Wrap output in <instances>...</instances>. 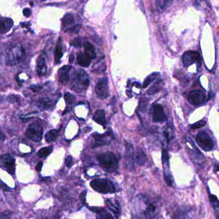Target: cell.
Returning a JSON list of instances; mask_svg holds the SVG:
<instances>
[{"instance_id":"1","label":"cell","mask_w":219,"mask_h":219,"mask_svg":"<svg viewBox=\"0 0 219 219\" xmlns=\"http://www.w3.org/2000/svg\"><path fill=\"white\" fill-rule=\"evenodd\" d=\"M97 159L99 165L106 171L111 172L117 168L118 159L113 152H106L99 154L97 157Z\"/></svg>"},{"instance_id":"2","label":"cell","mask_w":219,"mask_h":219,"mask_svg":"<svg viewBox=\"0 0 219 219\" xmlns=\"http://www.w3.org/2000/svg\"><path fill=\"white\" fill-rule=\"evenodd\" d=\"M25 56V51L20 45L12 46L8 51L6 63L9 66H14L22 61Z\"/></svg>"},{"instance_id":"3","label":"cell","mask_w":219,"mask_h":219,"mask_svg":"<svg viewBox=\"0 0 219 219\" xmlns=\"http://www.w3.org/2000/svg\"><path fill=\"white\" fill-rule=\"evenodd\" d=\"M92 188L101 193H113L115 192V187L113 182L108 179H94L90 182Z\"/></svg>"},{"instance_id":"4","label":"cell","mask_w":219,"mask_h":219,"mask_svg":"<svg viewBox=\"0 0 219 219\" xmlns=\"http://www.w3.org/2000/svg\"><path fill=\"white\" fill-rule=\"evenodd\" d=\"M89 83L88 75L84 70L81 69L78 70L73 80V87L79 90H84L87 89Z\"/></svg>"},{"instance_id":"5","label":"cell","mask_w":219,"mask_h":219,"mask_svg":"<svg viewBox=\"0 0 219 219\" xmlns=\"http://www.w3.org/2000/svg\"><path fill=\"white\" fill-rule=\"evenodd\" d=\"M43 127L39 123H31L28 127L25 134L26 137L35 142L41 141L43 135Z\"/></svg>"},{"instance_id":"6","label":"cell","mask_w":219,"mask_h":219,"mask_svg":"<svg viewBox=\"0 0 219 219\" xmlns=\"http://www.w3.org/2000/svg\"><path fill=\"white\" fill-rule=\"evenodd\" d=\"M196 141L199 146L206 152L212 150L214 147L212 139L204 131H201L198 133L196 136Z\"/></svg>"},{"instance_id":"7","label":"cell","mask_w":219,"mask_h":219,"mask_svg":"<svg viewBox=\"0 0 219 219\" xmlns=\"http://www.w3.org/2000/svg\"><path fill=\"white\" fill-rule=\"evenodd\" d=\"M95 93L98 98L101 99H105L109 97L108 79L103 78L99 80L95 87Z\"/></svg>"},{"instance_id":"8","label":"cell","mask_w":219,"mask_h":219,"mask_svg":"<svg viewBox=\"0 0 219 219\" xmlns=\"http://www.w3.org/2000/svg\"><path fill=\"white\" fill-rule=\"evenodd\" d=\"M197 63L201 65V59L200 55L197 51H187L183 55V63L185 67H188L194 63Z\"/></svg>"},{"instance_id":"9","label":"cell","mask_w":219,"mask_h":219,"mask_svg":"<svg viewBox=\"0 0 219 219\" xmlns=\"http://www.w3.org/2000/svg\"><path fill=\"white\" fill-rule=\"evenodd\" d=\"M125 166L130 171L135 170L134 152L132 145L130 143L126 142V150L124 153Z\"/></svg>"},{"instance_id":"10","label":"cell","mask_w":219,"mask_h":219,"mask_svg":"<svg viewBox=\"0 0 219 219\" xmlns=\"http://www.w3.org/2000/svg\"><path fill=\"white\" fill-rule=\"evenodd\" d=\"M2 165L8 171V172L13 175L15 172V159L10 154H4L1 157Z\"/></svg>"},{"instance_id":"11","label":"cell","mask_w":219,"mask_h":219,"mask_svg":"<svg viewBox=\"0 0 219 219\" xmlns=\"http://www.w3.org/2000/svg\"><path fill=\"white\" fill-rule=\"evenodd\" d=\"M205 94L202 91L199 90H194L190 93L188 95V100L194 105H199L204 102Z\"/></svg>"},{"instance_id":"12","label":"cell","mask_w":219,"mask_h":219,"mask_svg":"<svg viewBox=\"0 0 219 219\" xmlns=\"http://www.w3.org/2000/svg\"><path fill=\"white\" fill-rule=\"evenodd\" d=\"M166 116L162 105L156 104L153 110V121L155 122H164Z\"/></svg>"},{"instance_id":"13","label":"cell","mask_w":219,"mask_h":219,"mask_svg":"<svg viewBox=\"0 0 219 219\" xmlns=\"http://www.w3.org/2000/svg\"><path fill=\"white\" fill-rule=\"evenodd\" d=\"M71 66L69 65L63 66L58 70L59 81L63 84H66L69 80V73Z\"/></svg>"},{"instance_id":"14","label":"cell","mask_w":219,"mask_h":219,"mask_svg":"<svg viewBox=\"0 0 219 219\" xmlns=\"http://www.w3.org/2000/svg\"><path fill=\"white\" fill-rule=\"evenodd\" d=\"M89 208L92 212L97 214V219H114L112 215L105 208L99 207H90Z\"/></svg>"},{"instance_id":"15","label":"cell","mask_w":219,"mask_h":219,"mask_svg":"<svg viewBox=\"0 0 219 219\" xmlns=\"http://www.w3.org/2000/svg\"><path fill=\"white\" fill-rule=\"evenodd\" d=\"M14 25L13 20L10 18H0V33L4 34L9 31Z\"/></svg>"},{"instance_id":"16","label":"cell","mask_w":219,"mask_h":219,"mask_svg":"<svg viewBox=\"0 0 219 219\" xmlns=\"http://www.w3.org/2000/svg\"><path fill=\"white\" fill-rule=\"evenodd\" d=\"M37 71L39 76L42 77L47 73V66L46 64V59L43 55H40L37 62Z\"/></svg>"},{"instance_id":"17","label":"cell","mask_w":219,"mask_h":219,"mask_svg":"<svg viewBox=\"0 0 219 219\" xmlns=\"http://www.w3.org/2000/svg\"><path fill=\"white\" fill-rule=\"evenodd\" d=\"M106 204L111 212L116 215L117 216L120 215L121 213V206L117 201L107 199V200H106Z\"/></svg>"},{"instance_id":"18","label":"cell","mask_w":219,"mask_h":219,"mask_svg":"<svg viewBox=\"0 0 219 219\" xmlns=\"http://www.w3.org/2000/svg\"><path fill=\"white\" fill-rule=\"evenodd\" d=\"M94 120L103 126H105L106 123L105 112L103 110H98L95 113L93 117Z\"/></svg>"},{"instance_id":"19","label":"cell","mask_w":219,"mask_h":219,"mask_svg":"<svg viewBox=\"0 0 219 219\" xmlns=\"http://www.w3.org/2000/svg\"><path fill=\"white\" fill-rule=\"evenodd\" d=\"M85 53L90 59H94L96 57V52L94 46L89 42H86L84 44Z\"/></svg>"},{"instance_id":"20","label":"cell","mask_w":219,"mask_h":219,"mask_svg":"<svg viewBox=\"0 0 219 219\" xmlns=\"http://www.w3.org/2000/svg\"><path fill=\"white\" fill-rule=\"evenodd\" d=\"M77 61L79 65L87 67L90 66L91 59L87 57L85 53H79L77 55Z\"/></svg>"},{"instance_id":"21","label":"cell","mask_w":219,"mask_h":219,"mask_svg":"<svg viewBox=\"0 0 219 219\" xmlns=\"http://www.w3.org/2000/svg\"><path fill=\"white\" fill-rule=\"evenodd\" d=\"M63 52H62V39L59 38L58 41L56 48L55 53V61L56 64L60 63V59L62 57Z\"/></svg>"},{"instance_id":"22","label":"cell","mask_w":219,"mask_h":219,"mask_svg":"<svg viewBox=\"0 0 219 219\" xmlns=\"http://www.w3.org/2000/svg\"><path fill=\"white\" fill-rule=\"evenodd\" d=\"M135 160L138 165H144L146 161V155L141 149H138L136 155H135Z\"/></svg>"},{"instance_id":"23","label":"cell","mask_w":219,"mask_h":219,"mask_svg":"<svg viewBox=\"0 0 219 219\" xmlns=\"http://www.w3.org/2000/svg\"><path fill=\"white\" fill-rule=\"evenodd\" d=\"M58 136H59V130L55 129L50 130L46 134L45 136L46 141L47 143L53 142L57 139Z\"/></svg>"},{"instance_id":"24","label":"cell","mask_w":219,"mask_h":219,"mask_svg":"<svg viewBox=\"0 0 219 219\" xmlns=\"http://www.w3.org/2000/svg\"><path fill=\"white\" fill-rule=\"evenodd\" d=\"M74 18L71 14H67L62 19V26L64 29L72 26L74 23Z\"/></svg>"},{"instance_id":"25","label":"cell","mask_w":219,"mask_h":219,"mask_svg":"<svg viewBox=\"0 0 219 219\" xmlns=\"http://www.w3.org/2000/svg\"><path fill=\"white\" fill-rule=\"evenodd\" d=\"M53 151V146H46L43 147V148L40 149L37 152V156L40 157H45L52 152Z\"/></svg>"},{"instance_id":"26","label":"cell","mask_w":219,"mask_h":219,"mask_svg":"<svg viewBox=\"0 0 219 219\" xmlns=\"http://www.w3.org/2000/svg\"><path fill=\"white\" fill-rule=\"evenodd\" d=\"M155 210H156V207L153 204H151L147 206V208L144 210V216L147 218H150L152 217L154 213Z\"/></svg>"},{"instance_id":"27","label":"cell","mask_w":219,"mask_h":219,"mask_svg":"<svg viewBox=\"0 0 219 219\" xmlns=\"http://www.w3.org/2000/svg\"><path fill=\"white\" fill-rule=\"evenodd\" d=\"M157 75H159V73H154L153 74H151V75H149V76L145 80L144 83H143V85H142L143 88H146V87H147V86H148L150 83L152 82L155 78H156Z\"/></svg>"},{"instance_id":"28","label":"cell","mask_w":219,"mask_h":219,"mask_svg":"<svg viewBox=\"0 0 219 219\" xmlns=\"http://www.w3.org/2000/svg\"><path fill=\"white\" fill-rule=\"evenodd\" d=\"M64 98H65L66 103H69V104H73V103H74L76 101V97L74 96L73 94H72L69 92H67L65 93Z\"/></svg>"},{"instance_id":"29","label":"cell","mask_w":219,"mask_h":219,"mask_svg":"<svg viewBox=\"0 0 219 219\" xmlns=\"http://www.w3.org/2000/svg\"><path fill=\"white\" fill-rule=\"evenodd\" d=\"M206 121L204 120H200L199 121L196 123H194V124H192V125L190 126V128L192 129H200L201 128V127H204L205 125H206Z\"/></svg>"},{"instance_id":"30","label":"cell","mask_w":219,"mask_h":219,"mask_svg":"<svg viewBox=\"0 0 219 219\" xmlns=\"http://www.w3.org/2000/svg\"><path fill=\"white\" fill-rule=\"evenodd\" d=\"M158 83L159 82H157L156 83H155L154 85H153L152 87H151V88L148 90V94H153L158 92V91H159V89H160V86H158Z\"/></svg>"},{"instance_id":"31","label":"cell","mask_w":219,"mask_h":219,"mask_svg":"<svg viewBox=\"0 0 219 219\" xmlns=\"http://www.w3.org/2000/svg\"><path fill=\"white\" fill-rule=\"evenodd\" d=\"M169 160V156L168 152L166 150H162V161L164 164H167L168 163Z\"/></svg>"},{"instance_id":"32","label":"cell","mask_w":219,"mask_h":219,"mask_svg":"<svg viewBox=\"0 0 219 219\" xmlns=\"http://www.w3.org/2000/svg\"><path fill=\"white\" fill-rule=\"evenodd\" d=\"M73 164V159L71 156H68L65 159V165L68 167V168H71V166Z\"/></svg>"},{"instance_id":"33","label":"cell","mask_w":219,"mask_h":219,"mask_svg":"<svg viewBox=\"0 0 219 219\" xmlns=\"http://www.w3.org/2000/svg\"><path fill=\"white\" fill-rule=\"evenodd\" d=\"M169 3V1H156V5L157 6L160 8V9H165L167 3Z\"/></svg>"},{"instance_id":"34","label":"cell","mask_w":219,"mask_h":219,"mask_svg":"<svg viewBox=\"0 0 219 219\" xmlns=\"http://www.w3.org/2000/svg\"><path fill=\"white\" fill-rule=\"evenodd\" d=\"M23 14L26 18H28L30 15L31 14V11L30 10V9H28V8H25V9H23Z\"/></svg>"},{"instance_id":"35","label":"cell","mask_w":219,"mask_h":219,"mask_svg":"<svg viewBox=\"0 0 219 219\" xmlns=\"http://www.w3.org/2000/svg\"><path fill=\"white\" fill-rule=\"evenodd\" d=\"M164 179H165V181L167 184V185L169 186H172V180H171V179L168 176H167V175L165 174L164 175Z\"/></svg>"},{"instance_id":"36","label":"cell","mask_w":219,"mask_h":219,"mask_svg":"<svg viewBox=\"0 0 219 219\" xmlns=\"http://www.w3.org/2000/svg\"><path fill=\"white\" fill-rule=\"evenodd\" d=\"M42 88V86H33L30 87V89H32L35 92H37V91H39V90H41Z\"/></svg>"},{"instance_id":"37","label":"cell","mask_w":219,"mask_h":219,"mask_svg":"<svg viewBox=\"0 0 219 219\" xmlns=\"http://www.w3.org/2000/svg\"><path fill=\"white\" fill-rule=\"evenodd\" d=\"M210 201L213 203H216L218 201L217 197L215 196H214V195H211L210 197Z\"/></svg>"},{"instance_id":"38","label":"cell","mask_w":219,"mask_h":219,"mask_svg":"<svg viewBox=\"0 0 219 219\" xmlns=\"http://www.w3.org/2000/svg\"><path fill=\"white\" fill-rule=\"evenodd\" d=\"M42 165H43V163L42 161L39 162L38 163V164L37 165V166H36V170H37V172H41V170H42Z\"/></svg>"},{"instance_id":"39","label":"cell","mask_w":219,"mask_h":219,"mask_svg":"<svg viewBox=\"0 0 219 219\" xmlns=\"http://www.w3.org/2000/svg\"><path fill=\"white\" fill-rule=\"evenodd\" d=\"M73 45L75 46H76V47H78V46L79 47L81 46V41L78 39H75L74 41H73Z\"/></svg>"},{"instance_id":"40","label":"cell","mask_w":219,"mask_h":219,"mask_svg":"<svg viewBox=\"0 0 219 219\" xmlns=\"http://www.w3.org/2000/svg\"><path fill=\"white\" fill-rule=\"evenodd\" d=\"M86 192H82V193L81 194L80 196V198H81V200L83 202H85V199H86Z\"/></svg>"},{"instance_id":"41","label":"cell","mask_w":219,"mask_h":219,"mask_svg":"<svg viewBox=\"0 0 219 219\" xmlns=\"http://www.w3.org/2000/svg\"><path fill=\"white\" fill-rule=\"evenodd\" d=\"M0 186H1V188H2L3 190H5V191H9V190H9V187H8L7 186H6L5 185L3 184V183H1V182H0Z\"/></svg>"},{"instance_id":"42","label":"cell","mask_w":219,"mask_h":219,"mask_svg":"<svg viewBox=\"0 0 219 219\" xmlns=\"http://www.w3.org/2000/svg\"><path fill=\"white\" fill-rule=\"evenodd\" d=\"M5 139V136L4 135L1 131H0V141H3Z\"/></svg>"},{"instance_id":"43","label":"cell","mask_w":219,"mask_h":219,"mask_svg":"<svg viewBox=\"0 0 219 219\" xmlns=\"http://www.w3.org/2000/svg\"><path fill=\"white\" fill-rule=\"evenodd\" d=\"M74 55H73V54H71V55H70V57H69V62H70L71 63H72V62H73V61H74Z\"/></svg>"},{"instance_id":"44","label":"cell","mask_w":219,"mask_h":219,"mask_svg":"<svg viewBox=\"0 0 219 219\" xmlns=\"http://www.w3.org/2000/svg\"><path fill=\"white\" fill-rule=\"evenodd\" d=\"M164 135H165V136L166 139H167V141H168V143H169V141H170V139H169V136L168 133L164 132Z\"/></svg>"},{"instance_id":"45","label":"cell","mask_w":219,"mask_h":219,"mask_svg":"<svg viewBox=\"0 0 219 219\" xmlns=\"http://www.w3.org/2000/svg\"><path fill=\"white\" fill-rule=\"evenodd\" d=\"M215 170L216 172L217 171H219V164L215 167Z\"/></svg>"}]
</instances>
